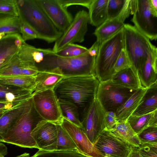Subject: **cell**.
I'll list each match as a JSON object with an SVG mask.
<instances>
[{
	"mask_svg": "<svg viewBox=\"0 0 157 157\" xmlns=\"http://www.w3.org/2000/svg\"><path fill=\"white\" fill-rule=\"evenodd\" d=\"M104 157H105V156H104Z\"/></svg>",
	"mask_w": 157,
	"mask_h": 157,
	"instance_id": "cell-53",
	"label": "cell"
},
{
	"mask_svg": "<svg viewBox=\"0 0 157 157\" xmlns=\"http://www.w3.org/2000/svg\"><path fill=\"white\" fill-rule=\"evenodd\" d=\"M99 44V43L96 40L91 47L88 49V53L90 56H96L98 52Z\"/></svg>",
	"mask_w": 157,
	"mask_h": 157,
	"instance_id": "cell-44",
	"label": "cell"
},
{
	"mask_svg": "<svg viewBox=\"0 0 157 157\" xmlns=\"http://www.w3.org/2000/svg\"><path fill=\"white\" fill-rule=\"evenodd\" d=\"M53 52L51 48H36L25 42L18 53L21 63L36 66L43 61L46 55Z\"/></svg>",
	"mask_w": 157,
	"mask_h": 157,
	"instance_id": "cell-21",
	"label": "cell"
},
{
	"mask_svg": "<svg viewBox=\"0 0 157 157\" xmlns=\"http://www.w3.org/2000/svg\"><path fill=\"white\" fill-rule=\"evenodd\" d=\"M89 22L88 13L84 10L78 12L61 37L55 41L53 51L57 52L69 44L82 42L88 30Z\"/></svg>",
	"mask_w": 157,
	"mask_h": 157,
	"instance_id": "cell-10",
	"label": "cell"
},
{
	"mask_svg": "<svg viewBox=\"0 0 157 157\" xmlns=\"http://www.w3.org/2000/svg\"><path fill=\"white\" fill-rule=\"evenodd\" d=\"M32 96L31 90L0 84V101L11 103L14 106L30 99Z\"/></svg>",
	"mask_w": 157,
	"mask_h": 157,
	"instance_id": "cell-20",
	"label": "cell"
},
{
	"mask_svg": "<svg viewBox=\"0 0 157 157\" xmlns=\"http://www.w3.org/2000/svg\"><path fill=\"white\" fill-rule=\"evenodd\" d=\"M55 26L63 33L73 19L71 14L59 0H36Z\"/></svg>",
	"mask_w": 157,
	"mask_h": 157,
	"instance_id": "cell-13",
	"label": "cell"
},
{
	"mask_svg": "<svg viewBox=\"0 0 157 157\" xmlns=\"http://www.w3.org/2000/svg\"><path fill=\"white\" fill-rule=\"evenodd\" d=\"M105 121L106 129L110 131L114 128L118 122L116 113L112 111L105 112Z\"/></svg>",
	"mask_w": 157,
	"mask_h": 157,
	"instance_id": "cell-43",
	"label": "cell"
},
{
	"mask_svg": "<svg viewBox=\"0 0 157 157\" xmlns=\"http://www.w3.org/2000/svg\"><path fill=\"white\" fill-rule=\"evenodd\" d=\"M136 90L124 87L109 79L99 82L96 98L105 112L116 113Z\"/></svg>",
	"mask_w": 157,
	"mask_h": 157,
	"instance_id": "cell-7",
	"label": "cell"
},
{
	"mask_svg": "<svg viewBox=\"0 0 157 157\" xmlns=\"http://www.w3.org/2000/svg\"><path fill=\"white\" fill-rule=\"evenodd\" d=\"M18 53L13 56L1 67L0 77L22 75L21 71L22 63Z\"/></svg>",
	"mask_w": 157,
	"mask_h": 157,
	"instance_id": "cell-31",
	"label": "cell"
},
{
	"mask_svg": "<svg viewBox=\"0 0 157 157\" xmlns=\"http://www.w3.org/2000/svg\"><path fill=\"white\" fill-rule=\"evenodd\" d=\"M156 110H157V82L147 88L138 106L132 115L141 116L151 113Z\"/></svg>",
	"mask_w": 157,
	"mask_h": 157,
	"instance_id": "cell-22",
	"label": "cell"
},
{
	"mask_svg": "<svg viewBox=\"0 0 157 157\" xmlns=\"http://www.w3.org/2000/svg\"><path fill=\"white\" fill-rule=\"evenodd\" d=\"M88 50V49L83 46L75 44H70L54 53L60 57H71L83 54L87 52Z\"/></svg>",
	"mask_w": 157,
	"mask_h": 157,
	"instance_id": "cell-34",
	"label": "cell"
},
{
	"mask_svg": "<svg viewBox=\"0 0 157 157\" xmlns=\"http://www.w3.org/2000/svg\"><path fill=\"white\" fill-rule=\"evenodd\" d=\"M123 31L124 48L130 61V68L139 78L138 71L146 62L154 45L134 26L125 24Z\"/></svg>",
	"mask_w": 157,
	"mask_h": 157,
	"instance_id": "cell-5",
	"label": "cell"
},
{
	"mask_svg": "<svg viewBox=\"0 0 157 157\" xmlns=\"http://www.w3.org/2000/svg\"><path fill=\"white\" fill-rule=\"evenodd\" d=\"M20 21V34L24 41L39 39L38 35L35 30L25 20L19 13L18 16Z\"/></svg>",
	"mask_w": 157,
	"mask_h": 157,
	"instance_id": "cell-36",
	"label": "cell"
},
{
	"mask_svg": "<svg viewBox=\"0 0 157 157\" xmlns=\"http://www.w3.org/2000/svg\"><path fill=\"white\" fill-rule=\"evenodd\" d=\"M147 88L137 90L117 111L116 117L118 122L128 120L138 106Z\"/></svg>",
	"mask_w": 157,
	"mask_h": 157,
	"instance_id": "cell-23",
	"label": "cell"
},
{
	"mask_svg": "<svg viewBox=\"0 0 157 157\" xmlns=\"http://www.w3.org/2000/svg\"><path fill=\"white\" fill-rule=\"evenodd\" d=\"M137 135L140 144H157V127H148Z\"/></svg>",
	"mask_w": 157,
	"mask_h": 157,
	"instance_id": "cell-35",
	"label": "cell"
},
{
	"mask_svg": "<svg viewBox=\"0 0 157 157\" xmlns=\"http://www.w3.org/2000/svg\"><path fill=\"white\" fill-rule=\"evenodd\" d=\"M131 65L124 49L121 50L115 64L114 69L115 73L131 67Z\"/></svg>",
	"mask_w": 157,
	"mask_h": 157,
	"instance_id": "cell-39",
	"label": "cell"
},
{
	"mask_svg": "<svg viewBox=\"0 0 157 157\" xmlns=\"http://www.w3.org/2000/svg\"><path fill=\"white\" fill-rule=\"evenodd\" d=\"M6 34L3 33H0V40L4 37Z\"/></svg>",
	"mask_w": 157,
	"mask_h": 157,
	"instance_id": "cell-51",
	"label": "cell"
},
{
	"mask_svg": "<svg viewBox=\"0 0 157 157\" xmlns=\"http://www.w3.org/2000/svg\"><path fill=\"white\" fill-rule=\"evenodd\" d=\"M124 48L123 29L99 44L94 69L95 76L99 82L111 79L115 73V64Z\"/></svg>",
	"mask_w": 157,
	"mask_h": 157,
	"instance_id": "cell-4",
	"label": "cell"
},
{
	"mask_svg": "<svg viewBox=\"0 0 157 157\" xmlns=\"http://www.w3.org/2000/svg\"><path fill=\"white\" fill-rule=\"evenodd\" d=\"M128 121L132 129L137 134L148 127H157V110L141 116L131 115Z\"/></svg>",
	"mask_w": 157,
	"mask_h": 157,
	"instance_id": "cell-27",
	"label": "cell"
},
{
	"mask_svg": "<svg viewBox=\"0 0 157 157\" xmlns=\"http://www.w3.org/2000/svg\"><path fill=\"white\" fill-rule=\"evenodd\" d=\"M36 83L35 76H18L0 77V84L33 91ZM33 93V92H32Z\"/></svg>",
	"mask_w": 157,
	"mask_h": 157,
	"instance_id": "cell-28",
	"label": "cell"
},
{
	"mask_svg": "<svg viewBox=\"0 0 157 157\" xmlns=\"http://www.w3.org/2000/svg\"><path fill=\"white\" fill-rule=\"evenodd\" d=\"M94 145L107 157H127L132 147L107 129L101 133Z\"/></svg>",
	"mask_w": 157,
	"mask_h": 157,
	"instance_id": "cell-12",
	"label": "cell"
},
{
	"mask_svg": "<svg viewBox=\"0 0 157 157\" xmlns=\"http://www.w3.org/2000/svg\"><path fill=\"white\" fill-rule=\"evenodd\" d=\"M14 106L11 103L5 101H0V110L9 109Z\"/></svg>",
	"mask_w": 157,
	"mask_h": 157,
	"instance_id": "cell-46",
	"label": "cell"
},
{
	"mask_svg": "<svg viewBox=\"0 0 157 157\" xmlns=\"http://www.w3.org/2000/svg\"><path fill=\"white\" fill-rule=\"evenodd\" d=\"M96 57L90 56L88 52L81 55L71 57H60L53 52L46 55L43 61L36 66L40 70L57 67L65 77L95 76Z\"/></svg>",
	"mask_w": 157,
	"mask_h": 157,
	"instance_id": "cell-3",
	"label": "cell"
},
{
	"mask_svg": "<svg viewBox=\"0 0 157 157\" xmlns=\"http://www.w3.org/2000/svg\"><path fill=\"white\" fill-rule=\"evenodd\" d=\"M33 106L32 98L7 110L0 118V142H3V137L12 124Z\"/></svg>",
	"mask_w": 157,
	"mask_h": 157,
	"instance_id": "cell-19",
	"label": "cell"
},
{
	"mask_svg": "<svg viewBox=\"0 0 157 157\" xmlns=\"http://www.w3.org/2000/svg\"><path fill=\"white\" fill-rule=\"evenodd\" d=\"M19 13L35 30L39 39L55 42L63 34L55 26L36 0H17Z\"/></svg>",
	"mask_w": 157,
	"mask_h": 157,
	"instance_id": "cell-2",
	"label": "cell"
},
{
	"mask_svg": "<svg viewBox=\"0 0 157 157\" xmlns=\"http://www.w3.org/2000/svg\"><path fill=\"white\" fill-rule=\"evenodd\" d=\"M30 157H90L78 149L71 150H39Z\"/></svg>",
	"mask_w": 157,
	"mask_h": 157,
	"instance_id": "cell-33",
	"label": "cell"
},
{
	"mask_svg": "<svg viewBox=\"0 0 157 157\" xmlns=\"http://www.w3.org/2000/svg\"><path fill=\"white\" fill-rule=\"evenodd\" d=\"M7 110L8 109H4L0 110V118L3 115Z\"/></svg>",
	"mask_w": 157,
	"mask_h": 157,
	"instance_id": "cell-50",
	"label": "cell"
},
{
	"mask_svg": "<svg viewBox=\"0 0 157 157\" xmlns=\"http://www.w3.org/2000/svg\"><path fill=\"white\" fill-rule=\"evenodd\" d=\"M15 157H30V154L27 153H24L20 155H19Z\"/></svg>",
	"mask_w": 157,
	"mask_h": 157,
	"instance_id": "cell-49",
	"label": "cell"
},
{
	"mask_svg": "<svg viewBox=\"0 0 157 157\" xmlns=\"http://www.w3.org/2000/svg\"><path fill=\"white\" fill-rule=\"evenodd\" d=\"M110 131L132 147H138L140 144L137 134L131 127L128 120L117 122Z\"/></svg>",
	"mask_w": 157,
	"mask_h": 157,
	"instance_id": "cell-25",
	"label": "cell"
},
{
	"mask_svg": "<svg viewBox=\"0 0 157 157\" xmlns=\"http://www.w3.org/2000/svg\"><path fill=\"white\" fill-rule=\"evenodd\" d=\"M0 33L20 34L19 17L0 13Z\"/></svg>",
	"mask_w": 157,
	"mask_h": 157,
	"instance_id": "cell-29",
	"label": "cell"
},
{
	"mask_svg": "<svg viewBox=\"0 0 157 157\" xmlns=\"http://www.w3.org/2000/svg\"><path fill=\"white\" fill-rule=\"evenodd\" d=\"M58 131L56 124L41 120L33 130L31 136L39 150H56Z\"/></svg>",
	"mask_w": 157,
	"mask_h": 157,
	"instance_id": "cell-14",
	"label": "cell"
},
{
	"mask_svg": "<svg viewBox=\"0 0 157 157\" xmlns=\"http://www.w3.org/2000/svg\"><path fill=\"white\" fill-rule=\"evenodd\" d=\"M111 79L113 82L127 88L135 90L144 88L130 67L115 73Z\"/></svg>",
	"mask_w": 157,
	"mask_h": 157,
	"instance_id": "cell-26",
	"label": "cell"
},
{
	"mask_svg": "<svg viewBox=\"0 0 157 157\" xmlns=\"http://www.w3.org/2000/svg\"><path fill=\"white\" fill-rule=\"evenodd\" d=\"M34 110L33 106L17 120L4 134L3 142L24 148L38 149L31 136L39 121L35 118Z\"/></svg>",
	"mask_w": 157,
	"mask_h": 157,
	"instance_id": "cell-6",
	"label": "cell"
},
{
	"mask_svg": "<svg viewBox=\"0 0 157 157\" xmlns=\"http://www.w3.org/2000/svg\"><path fill=\"white\" fill-rule=\"evenodd\" d=\"M150 2L152 7L157 11V0H150Z\"/></svg>",
	"mask_w": 157,
	"mask_h": 157,
	"instance_id": "cell-48",
	"label": "cell"
},
{
	"mask_svg": "<svg viewBox=\"0 0 157 157\" xmlns=\"http://www.w3.org/2000/svg\"><path fill=\"white\" fill-rule=\"evenodd\" d=\"M127 157H143L140 153L138 148L132 147L131 151Z\"/></svg>",
	"mask_w": 157,
	"mask_h": 157,
	"instance_id": "cell-45",
	"label": "cell"
},
{
	"mask_svg": "<svg viewBox=\"0 0 157 157\" xmlns=\"http://www.w3.org/2000/svg\"><path fill=\"white\" fill-rule=\"evenodd\" d=\"M59 1L63 7L66 8L71 6L79 5L88 9L92 0H59Z\"/></svg>",
	"mask_w": 157,
	"mask_h": 157,
	"instance_id": "cell-41",
	"label": "cell"
},
{
	"mask_svg": "<svg viewBox=\"0 0 157 157\" xmlns=\"http://www.w3.org/2000/svg\"><path fill=\"white\" fill-rule=\"evenodd\" d=\"M60 124L71 137L77 149L84 155L90 157H104L90 141L81 128L63 117Z\"/></svg>",
	"mask_w": 157,
	"mask_h": 157,
	"instance_id": "cell-15",
	"label": "cell"
},
{
	"mask_svg": "<svg viewBox=\"0 0 157 157\" xmlns=\"http://www.w3.org/2000/svg\"><path fill=\"white\" fill-rule=\"evenodd\" d=\"M138 76L142 87L147 88L157 82V48L154 46L146 62L140 68Z\"/></svg>",
	"mask_w": 157,
	"mask_h": 157,
	"instance_id": "cell-18",
	"label": "cell"
},
{
	"mask_svg": "<svg viewBox=\"0 0 157 157\" xmlns=\"http://www.w3.org/2000/svg\"><path fill=\"white\" fill-rule=\"evenodd\" d=\"M65 76L58 67L40 71L35 76L36 83L32 95L44 90L53 89Z\"/></svg>",
	"mask_w": 157,
	"mask_h": 157,
	"instance_id": "cell-17",
	"label": "cell"
},
{
	"mask_svg": "<svg viewBox=\"0 0 157 157\" xmlns=\"http://www.w3.org/2000/svg\"><path fill=\"white\" fill-rule=\"evenodd\" d=\"M56 126L58 135L56 150H71L77 149L71 137L61 125L57 124Z\"/></svg>",
	"mask_w": 157,
	"mask_h": 157,
	"instance_id": "cell-32",
	"label": "cell"
},
{
	"mask_svg": "<svg viewBox=\"0 0 157 157\" xmlns=\"http://www.w3.org/2000/svg\"><path fill=\"white\" fill-rule=\"evenodd\" d=\"M19 11L17 0H0V13L18 17Z\"/></svg>",
	"mask_w": 157,
	"mask_h": 157,
	"instance_id": "cell-38",
	"label": "cell"
},
{
	"mask_svg": "<svg viewBox=\"0 0 157 157\" xmlns=\"http://www.w3.org/2000/svg\"><path fill=\"white\" fill-rule=\"evenodd\" d=\"M131 21L134 26L150 40L157 38V11L152 6L150 0H137Z\"/></svg>",
	"mask_w": 157,
	"mask_h": 157,
	"instance_id": "cell-8",
	"label": "cell"
},
{
	"mask_svg": "<svg viewBox=\"0 0 157 157\" xmlns=\"http://www.w3.org/2000/svg\"><path fill=\"white\" fill-rule=\"evenodd\" d=\"M21 63V75L23 76H35L40 71L35 65L22 63Z\"/></svg>",
	"mask_w": 157,
	"mask_h": 157,
	"instance_id": "cell-42",
	"label": "cell"
},
{
	"mask_svg": "<svg viewBox=\"0 0 157 157\" xmlns=\"http://www.w3.org/2000/svg\"><path fill=\"white\" fill-rule=\"evenodd\" d=\"M129 1L127 0L123 10L117 17L107 20L96 28L93 34L100 44L123 29L125 20L130 14Z\"/></svg>",
	"mask_w": 157,
	"mask_h": 157,
	"instance_id": "cell-16",
	"label": "cell"
},
{
	"mask_svg": "<svg viewBox=\"0 0 157 157\" xmlns=\"http://www.w3.org/2000/svg\"><path fill=\"white\" fill-rule=\"evenodd\" d=\"M137 148L143 157H157V144L141 143Z\"/></svg>",
	"mask_w": 157,
	"mask_h": 157,
	"instance_id": "cell-40",
	"label": "cell"
},
{
	"mask_svg": "<svg viewBox=\"0 0 157 157\" xmlns=\"http://www.w3.org/2000/svg\"><path fill=\"white\" fill-rule=\"evenodd\" d=\"M33 107L43 120L56 124H60L63 117L53 89H49L32 95Z\"/></svg>",
	"mask_w": 157,
	"mask_h": 157,
	"instance_id": "cell-9",
	"label": "cell"
},
{
	"mask_svg": "<svg viewBox=\"0 0 157 157\" xmlns=\"http://www.w3.org/2000/svg\"><path fill=\"white\" fill-rule=\"evenodd\" d=\"M0 157H4V156L3 155H0Z\"/></svg>",
	"mask_w": 157,
	"mask_h": 157,
	"instance_id": "cell-52",
	"label": "cell"
},
{
	"mask_svg": "<svg viewBox=\"0 0 157 157\" xmlns=\"http://www.w3.org/2000/svg\"><path fill=\"white\" fill-rule=\"evenodd\" d=\"M109 0H92L88 9L89 22L97 28L107 20Z\"/></svg>",
	"mask_w": 157,
	"mask_h": 157,
	"instance_id": "cell-24",
	"label": "cell"
},
{
	"mask_svg": "<svg viewBox=\"0 0 157 157\" xmlns=\"http://www.w3.org/2000/svg\"><path fill=\"white\" fill-rule=\"evenodd\" d=\"M127 0H109L107 7V20L118 15L124 8Z\"/></svg>",
	"mask_w": 157,
	"mask_h": 157,
	"instance_id": "cell-37",
	"label": "cell"
},
{
	"mask_svg": "<svg viewBox=\"0 0 157 157\" xmlns=\"http://www.w3.org/2000/svg\"><path fill=\"white\" fill-rule=\"evenodd\" d=\"M58 100L63 117L74 124L82 128L80 115L77 107L71 103Z\"/></svg>",
	"mask_w": 157,
	"mask_h": 157,
	"instance_id": "cell-30",
	"label": "cell"
},
{
	"mask_svg": "<svg viewBox=\"0 0 157 157\" xmlns=\"http://www.w3.org/2000/svg\"><path fill=\"white\" fill-rule=\"evenodd\" d=\"M105 112L99 101L95 98L82 120V128L94 145L101 133L106 129Z\"/></svg>",
	"mask_w": 157,
	"mask_h": 157,
	"instance_id": "cell-11",
	"label": "cell"
},
{
	"mask_svg": "<svg viewBox=\"0 0 157 157\" xmlns=\"http://www.w3.org/2000/svg\"><path fill=\"white\" fill-rule=\"evenodd\" d=\"M8 154L7 148L2 143L0 142V155L5 156Z\"/></svg>",
	"mask_w": 157,
	"mask_h": 157,
	"instance_id": "cell-47",
	"label": "cell"
},
{
	"mask_svg": "<svg viewBox=\"0 0 157 157\" xmlns=\"http://www.w3.org/2000/svg\"><path fill=\"white\" fill-rule=\"evenodd\" d=\"M99 83L93 75L65 77L53 90L58 99L71 103L77 107L82 121L96 98Z\"/></svg>",
	"mask_w": 157,
	"mask_h": 157,
	"instance_id": "cell-1",
	"label": "cell"
}]
</instances>
